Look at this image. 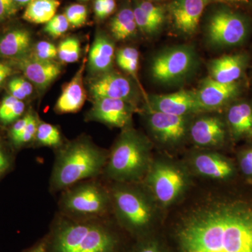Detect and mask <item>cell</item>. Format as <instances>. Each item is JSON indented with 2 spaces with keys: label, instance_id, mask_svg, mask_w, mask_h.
<instances>
[{
  "label": "cell",
  "instance_id": "cell-1",
  "mask_svg": "<svg viewBox=\"0 0 252 252\" xmlns=\"http://www.w3.org/2000/svg\"><path fill=\"white\" fill-rule=\"evenodd\" d=\"M175 235L180 252H252V200L207 198L184 214Z\"/></svg>",
  "mask_w": 252,
  "mask_h": 252
},
{
  "label": "cell",
  "instance_id": "cell-2",
  "mask_svg": "<svg viewBox=\"0 0 252 252\" xmlns=\"http://www.w3.org/2000/svg\"><path fill=\"white\" fill-rule=\"evenodd\" d=\"M47 252H118L119 240L105 225L63 220L48 237Z\"/></svg>",
  "mask_w": 252,
  "mask_h": 252
},
{
  "label": "cell",
  "instance_id": "cell-3",
  "mask_svg": "<svg viewBox=\"0 0 252 252\" xmlns=\"http://www.w3.org/2000/svg\"><path fill=\"white\" fill-rule=\"evenodd\" d=\"M152 160L150 141L126 127L113 147L106 174L118 183H132L144 179Z\"/></svg>",
  "mask_w": 252,
  "mask_h": 252
},
{
  "label": "cell",
  "instance_id": "cell-4",
  "mask_svg": "<svg viewBox=\"0 0 252 252\" xmlns=\"http://www.w3.org/2000/svg\"><path fill=\"white\" fill-rule=\"evenodd\" d=\"M106 161L105 154L90 142H73L57 158L53 173V186L56 189H65L79 181L97 175Z\"/></svg>",
  "mask_w": 252,
  "mask_h": 252
},
{
  "label": "cell",
  "instance_id": "cell-5",
  "mask_svg": "<svg viewBox=\"0 0 252 252\" xmlns=\"http://www.w3.org/2000/svg\"><path fill=\"white\" fill-rule=\"evenodd\" d=\"M144 180L147 193L161 208L178 202L190 185L187 167L168 159H153Z\"/></svg>",
  "mask_w": 252,
  "mask_h": 252
},
{
  "label": "cell",
  "instance_id": "cell-6",
  "mask_svg": "<svg viewBox=\"0 0 252 252\" xmlns=\"http://www.w3.org/2000/svg\"><path fill=\"white\" fill-rule=\"evenodd\" d=\"M112 190L116 215L124 226L132 231H141L153 223L157 205L147 192L119 183Z\"/></svg>",
  "mask_w": 252,
  "mask_h": 252
},
{
  "label": "cell",
  "instance_id": "cell-7",
  "mask_svg": "<svg viewBox=\"0 0 252 252\" xmlns=\"http://www.w3.org/2000/svg\"><path fill=\"white\" fill-rule=\"evenodd\" d=\"M197 64L198 58L192 46H172L154 56L151 64V74L158 83L174 85L190 77L196 69Z\"/></svg>",
  "mask_w": 252,
  "mask_h": 252
},
{
  "label": "cell",
  "instance_id": "cell-8",
  "mask_svg": "<svg viewBox=\"0 0 252 252\" xmlns=\"http://www.w3.org/2000/svg\"><path fill=\"white\" fill-rule=\"evenodd\" d=\"M207 40L218 48L243 44L250 32V21L244 14L227 6L215 10L207 24Z\"/></svg>",
  "mask_w": 252,
  "mask_h": 252
},
{
  "label": "cell",
  "instance_id": "cell-9",
  "mask_svg": "<svg viewBox=\"0 0 252 252\" xmlns=\"http://www.w3.org/2000/svg\"><path fill=\"white\" fill-rule=\"evenodd\" d=\"M147 126L154 140L167 148L181 145L189 135L190 116L147 111Z\"/></svg>",
  "mask_w": 252,
  "mask_h": 252
},
{
  "label": "cell",
  "instance_id": "cell-10",
  "mask_svg": "<svg viewBox=\"0 0 252 252\" xmlns=\"http://www.w3.org/2000/svg\"><path fill=\"white\" fill-rule=\"evenodd\" d=\"M109 200L102 187L89 183L68 191L63 199V206L66 211L79 216H99L107 210Z\"/></svg>",
  "mask_w": 252,
  "mask_h": 252
},
{
  "label": "cell",
  "instance_id": "cell-11",
  "mask_svg": "<svg viewBox=\"0 0 252 252\" xmlns=\"http://www.w3.org/2000/svg\"><path fill=\"white\" fill-rule=\"evenodd\" d=\"M148 110L175 116H190L205 112L193 91H180L147 97Z\"/></svg>",
  "mask_w": 252,
  "mask_h": 252
},
{
  "label": "cell",
  "instance_id": "cell-12",
  "mask_svg": "<svg viewBox=\"0 0 252 252\" xmlns=\"http://www.w3.org/2000/svg\"><path fill=\"white\" fill-rule=\"evenodd\" d=\"M226 123L215 115L200 116L189 126V135L200 148H219L225 143L228 134Z\"/></svg>",
  "mask_w": 252,
  "mask_h": 252
},
{
  "label": "cell",
  "instance_id": "cell-13",
  "mask_svg": "<svg viewBox=\"0 0 252 252\" xmlns=\"http://www.w3.org/2000/svg\"><path fill=\"white\" fill-rule=\"evenodd\" d=\"M192 170L197 175L212 180H229L235 175V167L229 158L214 152H200L190 158Z\"/></svg>",
  "mask_w": 252,
  "mask_h": 252
},
{
  "label": "cell",
  "instance_id": "cell-14",
  "mask_svg": "<svg viewBox=\"0 0 252 252\" xmlns=\"http://www.w3.org/2000/svg\"><path fill=\"white\" fill-rule=\"evenodd\" d=\"M240 88L238 83L222 84L209 77L203 81L195 92L204 112L223 108L238 97Z\"/></svg>",
  "mask_w": 252,
  "mask_h": 252
},
{
  "label": "cell",
  "instance_id": "cell-15",
  "mask_svg": "<svg viewBox=\"0 0 252 252\" xmlns=\"http://www.w3.org/2000/svg\"><path fill=\"white\" fill-rule=\"evenodd\" d=\"M211 0H173L169 6L174 26L186 35L198 30L204 10Z\"/></svg>",
  "mask_w": 252,
  "mask_h": 252
},
{
  "label": "cell",
  "instance_id": "cell-16",
  "mask_svg": "<svg viewBox=\"0 0 252 252\" xmlns=\"http://www.w3.org/2000/svg\"><path fill=\"white\" fill-rule=\"evenodd\" d=\"M132 112L131 103L122 99L96 98L90 117L113 127L125 128L130 124Z\"/></svg>",
  "mask_w": 252,
  "mask_h": 252
},
{
  "label": "cell",
  "instance_id": "cell-17",
  "mask_svg": "<svg viewBox=\"0 0 252 252\" xmlns=\"http://www.w3.org/2000/svg\"><path fill=\"white\" fill-rule=\"evenodd\" d=\"M90 90L94 99H119L131 103L133 97L131 81L122 74L109 71L91 81Z\"/></svg>",
  "mask_w": 252,
  "mask_h": 252
},
{
  "label": "cell",
  "instance_id": "cell-18",
  "mask_svg": "<svg viewBox=\"0 0 252 252\" xmlns=\"http://www.w3.org/2000/svg\"><path fill=\"white\" fill-rule=\"evenodd\" d=\"M17 67L37 87L45 89L61 72V65L53 61H43L34 56H22L16 59Z\"/></svg>",
  "mask_w": 252,
  "mask_h": 252
},
{
  "label": "cell",
  "instance_id": "cell-19",
  "mask_svg": "<svg viewBox=\"0 0 252 252\" xmlns=\"http://www.w3.org/2000/svg\"><path fill=\"white\" fill-rule=\"evenodd\" d=\"M249 56L245 53L225 55L212 60L209 65L210 78L222 84L237 82L248 66Z\"/></svg>",
  "mask_w": 252,
  "mask_h": 252
},
{
  "label": "cell",
  "instance_id": "cell-20",
  "mask_svg": "<svg viewBox=\"0 0 252 252\" xmlns=\"http://www.w3.org/2000/svg\"><path fill=\"white\" fill-rule=\"evenodd\" d=\"M86 58L72 80L63 89L56 104V108L61 113L77 112L83 107L86 99L83 82V74L86 67Z\"/></svg>",
  "mask_w": 252,
  "mask_h": 252
},
{
  "label": "cell",
  "instance_id": "cell-21",
  "mask_svg": "<svg viewBox=\"0 0 252 252\" xmlns=\"http://www.w3.org/2000/svg\"><path fill=\"white\" fill-rule=\"evenodd\" d=\"M225 123L233 140L250 138L252 131V104L248 102L232 104L227 111Z\"/></svg>",
  "mask_w": 252,
  "mask_h": 252
},
{
  "label": "cell",
  "instance_id": "cell-22",
  "mask_svg": "<svg viewBox=\"0 0 252 252\" xmlns=\"http://www.w3.org/2000/svg\"><path fill=\"white\" fill-rule=\"evenodd\" d=\"M114 58V45L107 36L99 34L96 37L89 53L91 69L96 72L110 70Z\"/></svg>",
  "mask_w": 252,
  "mask_h": 252
},
{
  "label": "cell",
  "instance_id": "cell-23",
  "mask_svg": "<svg viewBox=\"0 0 252 252\" xmlns=\"http://www.w3.org/2000/svg\"><path fill=\"white\" fill-rule=\"evenodd\" d=\"M31 36L26 30H14L0 38V56L20 58L29 49Z\"/></svg>",
  "mask_w": 252,
  "mask_h": 252
},
{
  "label": "cell",
  "instance_id": "cell-24",
  "mask_svg": "<svg viewBox=\"0 0 252 252\" xmlns=\"http://www.w3.org/2000/svg\"><path fill=\"white\" fill-rule=\"evenodd\" d=\"M60 4L59 0H33L28 4L23 19L35 24L47 23L56 16Z\"/></svg>",
  "mask_w": 252,
  "mask_h": 252
},
{
  "label": "cell",
  "instance_id": "cell-25",
  "mask_svg": "<svg viewBox=\"0 0 252 252\" xmlns=\"http://www.w3.org/2000/svg\"><path fill=\"white\" fill-rule=\"evenodd\" d=\"M137 28L133 11L128 8L119 11L111 23L113 36L119 41L125 40L133 36Z\"/></svg>",
  "mask_w": 252,
  "mask_h": 252
},
{
  "label": "cell",
  "instance_id": "cell-26",
  "mask_svg": "<svg viewBox=\"0 0 252 252\" xmlns=\"http://www.w3.org/2000/svg\"><path fill=\"white\" fill-rule=\"evenodd\" d=\"M80 44L75 38H67L60 43L58 56L63 63L77 62L80 57Z\"/></svg>",
  "mask_w": 252,
  "mask_h": 252
},
{
  "label": "cell",
  "instance_id": "cell-27",
  "mask_svg": "<svg viewBox=\"0 0 252 252\" xmlns=\"http://www.w3.org/2000/svg\"><path fill=\"white\" fill-rule=\"evenodd\" d=\"M36 140L41 144L54 147L61 142V134L57 127L46 123L39 124L36 132Z\"/></svg>",
  "mask_w": 252,
  "mask_h": 252
},
{
  "label": "cell",
  "instance_id": "cell-28",
  "mask_svg": "<svg viewBox=\"0 0 252 252\" xmlns=\"http://www.w3.org/2000/svg\"><path fill=\"white\" fill-rule=\"evenodd\" d=\"M133 13L137 28H140L142 32L147 34H153L157 32L161 27V24L147 16L140 6H137L134 9Z\"/></svg>",
  "mask_w": 252,
  "mask_h": 252
},
{
  "label": "cell",
  "instance_id": "cell-29",
  "mask_svg": "<svg viewBox=\"0 0 252 252\" xmlns=\"http://www.w3.org/2000/svg\"><path fill=\"white\" fill-rule=\"evenodd\" d=\"M69 27V23L64 14L56 15L46 23L44 31L49 35L57 38L66 32Z\"/></svg>",
  "mask_w": 252,
  "mask_h": 252
},
{
  "label": "cell",
  "instance_id": "cell-30",
  "mask_svg": "<svg viewBox=\"0 0 252 252\" xmlns=\"http://www.w3.org/2000/svg\"><path fill=\"white\" fill-rule=\"evenodd\" d=\"M64 16L67 18L69 26L74 28L81 27L87 19V9L84 5H71L66 9Z\"/></svg>",
  "mask_w": 252,
  "mask_h": 252
},
{
  "label": "cell",
  "instance_id": "cell-31",
  "mask_svg": "<svg viewBox=\"0 0 252 252\" xmlns=\"http://www.w3.org/2000/svg\"><path fill=\"white\" fill-rule=\"evenodd\" d=\"M32 56L43 61H52L58 56V49L51 42L43 41L37 43Z\"/></svg>",
  "mask_w": 252,
  "mask_h": 252
},
{
  "label": "cell",
  "instance_id": "cell-32",
  "mask_svg": "<svg viewBox=\"0 0 252 252\" xmlns=\"http://www.w3.org/2000/svg\"><path fill=\"white\" fill-rule=\"evenodd\" d=\"M238 164L243 175L252 183V145L239 154Z\"/></svg>",
  "mask_w": 252,
  "mask_h": 252
},
{
  "label": "cell",
  "instance_id": "cell-33",
  "mask_svg": "<svg viewBox=\"0 0 252 252\" xmlns=\"http://www.w3.org/2000/svg\"><path fill=\"white\" fill-rule=\"evenodd\" d=\"M138 6L147 14V16L153 19L154 21H157L161 25L165 21V10L162 6H156L149 1H142Z\"/></svg>",
  "mask_w": 252,
  "mask_h": 252
},
{
  "label": "cell",
  "instance_id": "cell-34",
  "mask_svg": "<svg viewBox=\"0 0 252 252\" xmlns=\"http://www.w3.org/2000/svg\"><path fill=\"white\" fill-rule=\"evenodd\" d=\"M37 127V122H36L35 118L31 114L27 126L25 127L23 132H21V135L18 136L17 138L14 140L15 143L21 144L30 142L36 135Z\"/></svg>",
  "mask_w": 252,
  "mask_h": 252
},
{
  "label": "cell",
  "instance_id": "cell-35",
  "mask_svg": "<svg viewBox=\"0 0 252 252\" xmlns=\"http://www.w3.org/2000/svg\"><path fill=\"white\" fill-rule=\"evenodd\" d=\"M18 6L14 0H0V21L16 14Z\"/></svg>",
  "mask_w": 252,
  "mask_h": 252
},
{
  "label": "cell",
  "instance_id": "cell-36",
  "mask_svg": "<svg viewBox=\"0 0 252 252\" xmlns=\"http://www.w3.org/2000/svg\"><path fill=\"white\" fill-rule=\"evenodd\" d=\"M139 57V53L135 48L126 47L119 50L117 53V62L119 67L130 60Z\"/></svg>",
  "mask_w": 252,
  "mask_h": 252
},
{
  "label": "cell",
  "instance_id": "cell-37",
  "mask_svg": "<svg viewBox=\"0 0 252 252\" xmlns=\"http://www.w3.org/2000/svg\"><path fill=\"white\" fill-rule=\"evenodd\" d=\"M18 101V99L12 95L7 96L3 99L0 104V120L1 122H4L5 119L9 116Z\"/></svg>",
  "mask_w": 252,
  "mask_h": 252
},
{
  "label": "cell",
  "instance_id": "cell-38",
  "mask_svg": "<svg viewBox=\"0 0 252 252\" xmlns=\"http://www.w3.org/2000/svg\"><path fill=\"white\" fill-rule=\"evenodd\" d=\"M31 114H28L23 119L18 120L16 124L13 126L12 129H11V137H12L13 140H16V138L21 135V132L24 130L25 127L27 126L28 122H29L30 118H31Z\"/></svg>",
  "mask_w": 252,
  "mask_h": 252
},
{
  "label": "cell",
  "instance_id": "cell-39",
  "mask_svg": "<svg viewBox=\"0 0 252 252\" xmlns=\"http://www.w3.org/2000/svg\"><path fill=\"white\" fill-rule=\"evenodd\" d=\"M24 103H23L22 101L18 100L16 104H15L14 107H13L12 110H11L9 116L5 119L3 123L9 124V123L14 122L16 119H17L23 114V112H24Z\"/></svg>",
  "mask_w": 252,
  "mask_h": 252
},
{
  "label": "cell",
  "instance_id": "cell-40",
  "mask_svg": "<svg viewBox=\"0 0 252 252\" xmlns=\"http://www.w3.org/2000/svg\"><path fill=\"white\" fill-rule=\"evenodd\" d=\"M138 63H139V57L135 58V59L130 60V61H127L120 67L124 70L126 71L132 76L134 79H135L137 82H139L138 79H137V69H138Z\"/></svg>",
  "mask_w": 252,
  "mask_h": 252
},
{
  "label": "cell",
  "instance_id": "cell-41",
  "mask_svg": "<svg viewBox=\"0 0 252 252\" xmlns=\"http://www.w3.org/2000/svg\"><path fill=\"white\" fill-rule=\"evenodd\" d=\"M9 89L10 93H11V95L13 97H16L18 100H22V99L26 98L27 96L24 94V92L21 90V88L15 82L14 79L10 81L9 84Z\"/></svg>",
  "mask_w": 252,
  "mask_h": 252
},
{
  "label": "cell",
  "instance_id": "cell-42",
  "mask_svg": "<svg viewBox=\"0 0 252 252\" xmlns=\"http://www.w3.org/2000/svg\"><path fill=\"white\" fill-rule=\"evenodd\" d=\"M14 79L15 82L19 86V87L24 92V94H26V96H29L30 94H31L33 89L32 86L31 85L29 81L25 80L22 78H15Z\"/></svg>",
  "mask_w": 252,
  "mask_h": 252
},
{
  "label": "cell",
  "instance_id": "cell-43",
  "mask_svg": "<svg viewBox=\"0 0 252 252\" xmlns=\"http://www.w3.org/2000/svg\"><path fill=\"white\" fill-rule=\"evenodd\" d=\"M11 73H12V69L9 64L0 63V89L5 79L11 75Z\"/></svg>",
  "mask_w": 252,
  "mask_h": 252
},
{
  "label": "cell",
  "instance_id": "cell-44",
  "mask_svg": "<svg viewBox=\"0 0 252 252\" xmlns=\"http://www.w3.org/2000/svg\"><path fill=\"white\" fill-rule=\"evenodd\" d=\"M135 252H162L156 244L153 243L141 245Z\"/></svg>",
  "mask_w": 252,
  "mask_h": 252
},
{
  "label": "cell",
  "instance_id": "cell-45",
  "mask_svg": "<svg viewBox=\"0 0 252 252\" xmlns=\"http://www.w3.org/2000/svg\"><path fill=\"white\" fill-rule=\"evenodd\" d=\"M47 246L48 239L45 238L26 252H47Z\"/></svg>",
  "mask_w": 252,
  "mask_h": 252
},
{
  "label": "cell",
  "instance_id": "cell-46",
  "mask_svg": "<svg viewBox=\"0 0 252 252\" xmlns=\"http://www.w3.org/2000/svg\"><path fill=\"white\" fill-rule=\"evenodd\" d=\"M94 13L99 18H104V8L103 0H95L94 4Z\"/></svg>",
  "mask_w": 252,
  "mask_h": 252
},
{
  "label": "cell",
  "instance_id": "cell-47",
  "mask_svg": "<svg viewBox=\"0 0 252 252\" xmlns=\"http://www.w3.org/2000/svg\"><path fill=\"white\" fill-rule=\"evenodd\" d=\"M104 8V18L112 14L115 9V0H103Z\"/></svg>",
  "mask_w": 252,
  "mask_h": 252
},
{
  "label": "cell",
  "instance_id": "cell-48",
  "mask_svg": "<svg viewBox=\"0 0 252 252\" xmlns=\"http://www.w3.org/2000/svg\"><path fill=\"white\" fill-rule=\"evenodd\" d=\"M217 1L224 4L233 5L248 4L250 2V0H217Z\"/></svg>",
  "mask_w": 252,
  "mask_h": 252
},
{
  "label": "cell",
  "instance_id": "cell-49",
  "mask_svg": "<svg viewBox=\"0 0 252 252\" xmlns=\"http://www.w3.org/2000/svg\"><path fill=\"white\" fill-rule=\"evenodd\" d=\"M7 165V160L2 152L0 151V170H4Z\"/></svg>",
  "mask_w": 252,
  "mask_h": 252
},
{
  "label": "cell",
  "instance_id": "cell-50",
  "mask_svg": "<svg viewBox=\"0 0 252 252\" xmlns=\"http://www.w3.org/2000/svg\"><path fill=\"white\" fill-rule=\"evenodd\" d=\"M17 5H28L33 0H14Z\"/></svg>",
  "mask_w": 252,
  "mask_h": 252
},
{
  "label": "cell",
  "instance_id": "cell-51",
  "mask_svg": "<svg viewBox=\"0 0 252 252\" xmlns=\"http://www.w3.org/2000/svg\"><path fill=\"white\" fill-rule=\"evenodd\" d=\"M250 138H252V131L251 132V135H250Z\"/></svg>",
  "mask_w": 252,
  "mask_h": 252
},
{
  "label": "cell",
  "instance_id": "cell-52",
  "mask_svg": "<svg viewBox=\"0 0 252 252\" xmlns=\"http://www.w3.org/2000/svg\"><path fill=\"white\" fill-rule=\"evenodd\" d=\"M84 1H86V0H84Z\"/></svg>",
  "mask_w": 252,
  "mask_h": 252
}]
</instances>
